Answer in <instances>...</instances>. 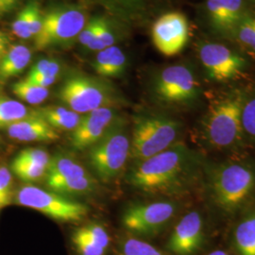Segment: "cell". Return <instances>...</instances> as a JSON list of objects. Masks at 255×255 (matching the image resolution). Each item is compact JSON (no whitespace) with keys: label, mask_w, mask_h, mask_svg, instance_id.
<instances>
[{"label":"cell","mask_w":255,"mask_h":255,"mask_svg":"<svg viewBox=\"0 0 255 255\" xmlns=\"http://www.w3.org/2000/svg\"><path fill=\"white\" fill-rule=\"evenodd\" d=\"M61 71V65L54 60L43 59L34 64L27 77L44 76V77H56L58 78Z\"/></svg>","instance_id":"1f68e13d"},{"label":"cell","mask_w":255,"mask_h":255,"mask_svg":"<svg viewBox=\"0 0 255 255\" xmlns=\"http://www.w3.org/2000/svg\"><path fill=\"white\" fill-rule=\"evenodd\" d=\"M70 242L75 255H108L112 238L101 223L90 222L75 229Z\"/></svg>","instance_id":"9a60e30c"},{"label":"cell","mask_w":255,"mask_h":255,"mask_svg":"<svg viewBox=\"0 0 255 255\" xmlns=\"http://www.w3.org/2000/svg\"><path fill=\"white\" fill-rule=\"evenodd\" d=\"M130 140L125 122L118 119L105 135L88 149V163L102 182L116 179L129 158Z\"/></svg>","instance_id":"3957f363"},{"label":"cell","mask_w":255,"mask_h":255,"mask_svg":"<svg viewBox=\"0 0 255 255\" xmlns=\"http://www.w3.org/2000/svg\"><path fill=\"white\" fill-rule=\"evenodd\" d=\"M27 82H31L35 85L48 88L51 86L57 80L56 77H44V76H35V77H27Z\"/></svg>","instance_id":"d590c367"},{"label":"cell","mask_w":255,"mask_h":255,"mask_svg":"<svg viewBox=\"0 0 255 255\" xmlns=\"http://www.w3.org/2000/svg\"><path fill=\"white\" fill-rule=\"evenodd\" d=\"M243 0H207L206 10L210 24L219 33L235 32L243 18Z\"/></svg>","instance_id":"2e32d148"},{"label":"cell","mask_w":255,"mask_h":255,"mask_svg":"<svg viewBox=\"0 0 255 255\" xmlns=\"http://www.w3.org/2000/svg\"><path fill=\"white\" fill-rule=\"evenodd\" d=\"M176 205L170 201L133 204L124 212L122 225L133 237H154L161 234L173 219Z\"/></svg>","instance_id":"ba28073f"},{"label":"cell","mask_w":255,"mask_h":255,"mask_svg":"<svg viewBox=\"0 0 255 255\" xmlns=\"http://www.w3.org/2000/svg\"><path fill=\"white\" fill-rule=\"evenodd\" d=\"M115 43V35L110 27L109 23L104 18H100L98 31L95 38L88 44L87 47L91 50H102L113 46Z\"/></svg>","instance_id":"83f0119b"},{"label":"cell","mask_w":255,"mask_h":255,"mask_svg":"<svg viewBox=\"0 0 255 255\" xmlns=\"http://www.w3.org/2000/svg\"><path fill=\"white\" fill-rule=\"evenodd\" d=\"M210 185L213 199L219 207L235 212L255 191V170L245 164H222L212 174Z\"/></svg>","instance_id":"277c9868"},{"label":"cell","mask_w":255,"mask_h":255,"mask_svg":"<svg viewBox=\"0 0 255 255\" xmlns=\"http://www.w3.org/2000/svg\"><path fill=\"white\" fill-rule=\"evenodd\" d=\"M48 167L40 164L22 163L12 160L10 164V171L18 177L21 181L25 182H40L46 179Z\"/></svg>","instance_id":"4316f807"},{"label":"cell","mask_w":255,"mask_h":255,"mask_svg":"<svg viewBox=\"0 0 255 255\" xmlns=\"http://www.w3.org/2000/svg\"><path fill=\"white\" fill-rule=\"evenodd\" d=\"M181 127L168 117L145 114L134 119L129 158L139 163L174 146Z\"/></svg>","instance_id":"7a4b0ae2"},{"label":"cell","mask_w":255,"mask_h":255,"mask_svg":"<svg viewBox=\"0 0 255 255\" xmlns=\"http://www.w3.org/2000/svg\"><path fill=\"white\" fill-rule=\"evenodd\" d=\"M252 49H254V50H255V46H254V47H253V48H252Z\"/></svg>","instance_id":"ab89813d"},{"label":"cell","mask_w":255,"mask_h":255,"mask_svg":"<svg viewBox=\"0 0 255 255\" xmlns=\"http://www.w3.org/2000/svg\"><path fill=\"white\" fill-rule=\"evenodd\" d=\"M12 196V173L5 165H0V208L9 205Z\"/></svg>","instance_id":"4dcf8cb0"},{"label":"cell","mask_w":255,"mask_h":255,"mask_svg":"<svg viewBox=\"0 0 255 255\" xmlns=\"http://www.w3.org/2000/svg\"><path fill=\"white\" fill-rule=\"evenodd\" d=\"M242 126L244 131L255 139V98L243 104Z\"/></svg>","instance_id":"836d02e7"},{"label":"cell","mask_w":255,"mask_h":255,"mask_svg":"<svg viewBox=\"0 0 255 255\" xmlns=\"http://www.w3.org/2000/svg\"><path fill=\"white\" fill-rule=\"evenodd\" d=\"M204 224L197 211L186 214L175 226L166 248L174 255H193L204 242Z\"/></svg>","instance_id":"5bb4252c"},{"label":"cell","mask_w":255,"mask_h":255,"mask_svg":"<svg viewBox=\"0 0 255 255\" xmlns=\"http://www.w3.org/2000/svg\"><path fill=\"white\" fill-rule=\"evenodd\" d=\"M7 37L0 31V60L2 59V57L5 54V52L7 51Z\"/></svg>","instance_id":"74e56055"},{"label":"cell","mask_w":255,"mask_h":255,"mask_svg":"<svg viewBox=\"0 0 255 255\" xmlns=\"http://www.w3.org/2000/svg\"><path fill=\"white\" fill-rule=\"evenodd\" d=\"M86 25V18L81 9L59 8L52 9L43 17V26L35 38L38 50L64 44L78 36Z\"/></svg>","instance_id":"9c48e42d"},{"label":"cell","mask_w":255,"mask_h":255,"mask_svg":"<svg viewBox=\"0 0 255 255\" xmlns=\"http://www.w3.org/2000/svg\"><path fill=\"white\" fill-rule=\"evenodd\" d=\"M189 39V25L180 12H168L157 19L152 27L156 48L165 56L181 52Z\"/></svg>","instance_id":"7c38bea8"},{"label":"cell","mask_w":255,"mask_h":255,"mask_svg":"<svg viewBox=\"0 0 255 255\" xmlns=\"http://www.w3.org/2000/svg\"><path fill=\"white\" fill-rule=\"evenodd\" d=\"M199 56L207 75L214 81L226 82L237 78L246 66L243 57L227 46L207 43L200 47Z\"/></svg>","instance_id":"8fae6325"},{"label":"cell","mask_w":255,"mask_h":255,"mask_svg":"<svg viewBox=\"0 0 255 255\" xmlns=\"http://www.w3.org/2000/svg\"><path fill=\"white\" fill-rule=\"evenodd\" d=\"M82 165L72 155L57 153L51 157L46 176L48 189L61 182H68L88 175Z\"/></svg>","instance_id":"d6986e66"},{"label":"cell","mask_w":255,"mask_h":255,"mask_svg":"<svg viewBox=\"0 0 255 255\" xmlns=\"http://www.w3.org/2000/svg\"><path fill=\"white\" fill-rule=\"evenodd\" d=\"M31 60V51L23 45L9 46L0 60V82L22 73Z\"/></svg>","instance_id":"44dd1931"},{"label":"cell","mask_w":255,"mask_h":255,"mask_svg":"<svg viewBox=\"0 0 255 255\" xmlns=\"http://www.w3.org/2000/svg\"><path fill=\"white\" fill-rule=\"evenodd\" d=\"M114 17L123 23L132 24L146 16L161 0H93Z\"/></svg>","instance_id":"ac0fdd59"},{"label":"cell","mask_w":255,"mask_h":255,"mask_svg":"<svg viewBox=\"0 0 255 255\" xmlns=\"http://www.w3.org/2000/svg\"><path fill=\"white\" fill-rule=\"evenodd\" d=\"M234 244L238 255H255V214H251L237 224Z\"/></svg>","instance_id":"603a6c76"},{"label":"cell","mask_w":255,"mask_h":255,"mask_svg":"<svg viewBox=\"0 0 255 255\" xmlns=\"http://www.w3.org/2000/svg\"><path fill=\"white\" fill-rule=\"evenodd\" d=\"M127 58L118 46L104 48L97 55L95 60V71L103 78H118L124 73Z\"/></svg>","instance_id":"ffe728a7"},{"label":"cell","mask_w":255,"mask_h":255,"mask_svg":"<svg viewBox=\"0 0 255 255\" xmlns=\"http://www.w3.org/2000/svg\"><path fill=\"white\" fill-rule=\"evenodd\" d=\"M59 100L74 112L88 114L101 107H111L118 98L108 83L86 75H72L58 93Z\"/></svg>","instance_id":"5b68a950"},{"label":"cell","mask_w":255,"mask_h":255,"mask_svg":"<svg viewBox=\"0 0 255 255\" xmlns=\"http://www.w3.org/2000/svg\"><path fill=\"white\" fill-rule=\"evenodd\" d=\"M16 0H0V12H6L12 9Z\"/></svg>","instance_id":"8d00e7d4"},{"label":"cell","mask_w":255,"mask_h":255,"mask_svg":"<svg viewBox=\"0 0 255 255\" xmlns=\"http://www.w3.org/2000/svg\"><path fill=\"white\" fill-rule=\"evenodd\" d=\"M100 18L92 19L90 22H88L85 27H83L81 33L79 34V41L81 42L82 46H87L89 43H91L92 40L95 38L98 27H99Z\"/></svg>","instance_id":"e575fe53"},{"label":"cell","mask_w":255,"mask_h":255,"mask_svg":"<svg viewBox=\"0 0 255 255\" xmlns=\"http://www.w3.org/2000/svg\"><path fill=\"white\" fill-rule=\"evenodd\" d=\"M207 255H230L228 253H226V252H224V251H222V250H216V251H214V252H212V253H210Z\"/></svg>","instance_id":"f35d334b"},{"label":"cell","mask_w":255,"mask_h":255,"mask_svg":"<svg viewBox=\"0 0 255 255\" xmlns=\"http://www.w3.org/2000/svg\"><path fill=\"white\" fill-rule=\"evenodd\" d=\"M13 198L20 206L36 210L50 219L62 222H79L85 219L89 211L83 203L31 184L21 186Z\"/></svg>","instance_id":"8992f818"},{"label":"cell","mask_w":255,"mask_h":255,"mask_svg":"<svg viewBox=\"0 0 255 255\" xmlns=\"http://www.w3.org/2000/svg\"><path fill=\"white\" fill-rule=\"evenodd\" d=\"M117 255H167L158 248L149 244L142 238L133 237H123L119 241Z\"/></svg>","instance_id":"484cf974"},{"label":"cell","mask_w":255,"mask_h":255,"mask_svg":"<svg viewBox=\"0 0 255 255\" xmlns=\"http://www.w3.org/2000/svg\"><path fill=\"white\" fill-rule=\"evenodd\" d=\"M37 115L56 130L73 131L79 126L82 116L69 108L60 106H46L34 110Z\"/></svg>","instance_id":"7402d4cb"},{"label":"cell","mask_w":255,"mask_h":255,"mask_svg":"<svg viewBox=\"0 0 255 255\" xmlns=\"http://www.w3.org/2000/svg\"><path fill=\"white\" fill-rule=\"evenodd\" d=\"M13 160L22 163L40 164L48 167L51 157L44 148L27 147L21 150Z\"/></svg>","instance_id":"f546056e"},{"label":"cell","mask_w":255,"mask_h":255,"mask_svg":"<svg viewBox=\"0 0 255 255\" xmlns=\"http://www.w3.org/2000/svg\"><path fill=\"white\" fill-rule=\"evenodd\" d=\"M9 138L20 142H50L58 140L60 134L35 111L26 119L17 121L6 128Z\"/></svg>","instance_id":"e0dca14e"},{"label":"cell","mask_w":255,"mask_h":255,"mask_svg":"<svg viewBox=\"0 0 255 255\" xmlns=\"http://www.w3.org/2000/svg\"><path fill=\"white\" fill-rule=\"evenodd\" d=\"M12 31L16 36L24 40L30 39L32 37L30 30V17L28 5L19 12L18 15L13 21Z\"/></svg>","instance_id":"d6a6232c"},{"label":"cell","mask_w":255,"mask_h":255,"mask_svg":"<svg viewBox=\"0 0 255 255\" xmlns=\"http://www.w3.org/2000/svg\"><path fill=\"white\" fill-rule=\"evenodd\" d=\"M154 90L157 97L168 103H185L199 95V83L190 68L185 65H171L158 75Z\"/></svg>","instance_id":"30bf717a"},{"label":"cell","mask_w":255,"mask_h":255,"mask_svg":"<svg viewBox=\"0 0 255 255\" xmlns=\"http://www.w3.org/2000/svg\"><path fill=\"white\" fill-rule=\"evenodd\" d=\"M33 111L20 101L0 97V128H7L11 124L31 116Z\"/></svg>","instance_id":"cb8c5ba5"},{"label":"cell","mask_w":255,"mask_h":255,"mask_svg":"<svg viewBox=\"0 0 255 255\" xmlns=\"http://www.w3.org/2000/svg\"><path fill=\"white\" fill-rule=\"evenodd\" d=\"M242 109L239 97L227 98L211 108L204 126V136L211 146L228 148L240 143L244 132Z\"/></svg>","instance_id":"52a82bcc"},{"label":"cell","mask_w":255,"mask_h":255,"mask_svg":"<svg viewBox=\"0 0 255 255\" xmlns=\"http://www.w3.org/2000/svg\"><path fill=\"white\" fill-rule=\"evenodd\" d=\"M235 33L242 45L253 48L255 44V17L243 16L238 23Z\"/></svg>","instance_id":"f1b7e54d"},{"label":"cell","mask_w":255,"mask_h":255,"mask_svg":"<svg viewBox=\"0 0 255 255\" xmlns=\"http://www.w3.org/2000/svg\"><path fill=\"white\" fill-rule=\"evenodd\" d=\"M195 171V156L182 144H175L145 161L135 163L128 182L141 191L172 193L182 189Z\"/></svg>","instance_id":"6da1fadb"},{"label":"cell","mask_w":255,"mask_h":255,"mask_svg":"<svg viewBox=\"0 0 255 255\" xmlns=\"http://www.w3.org/2000/svg\"><path fill=\"white\" fill-rule=\"evenodd\" d=\"M118 119L112 107H101L85 114L70 134V146L76 150H88L105 135Z\"/></svg>","instance_id":"4fadbf2b"},{"label":"cell","mask_w":255,"mask_h":255,"mask_svg":"<svg viewBox=\"0 0 255 255\" xmlns=\"http://www.w3.org/2000/svg\"><path fill=\"white\" fill-rule=\"evenodd\" d=\"M12 92L19 100L30 105H39L43 103L49 95L48 88L35 85L27 82L26 79L15 82L12 85Z\"/></svg>","instance_id":"d4e9b609"}]
</instances>
